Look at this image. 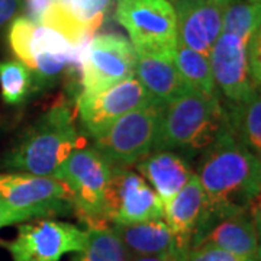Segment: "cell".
Segmentation results:
<instances>
[{
	"mask_svg": "<svg viewBox=\"0 0 261 261\" xmlns=\"http://www.w3.org/2000/svg\"><path fill=\"white\" fill-rule=\"evenodd\" d=\"M93 37L77 39L63 29L25 16L13 19L8 32L10 49L31 70L35 90L47 89L64 74L80 82Z\"/></svg>",
	"mask_w": 261,
	"mask_h": 261,
	"instance_id": "7a4b0ae2",
	"label": "cell"
},
{
	"mask_svg": "<svg viewBox=\"0 0 261 261\" xmlns=\"http://www.w3.org/2000/svg\"><path fill=\"white\" fill-rule=\"evenodd\" d=\"M84 28L96 32L102 27L115 0H56Z\"/></svg>",
	"mask_w": 261,
	"mask_h": 261,
	"instance_id": "d4e9b609",
	"label": "cell"
},
{
	"mask_svg": "<svg viewBox=\"0 0 261 261\" xmlns=\"http://www.w3.org/2000/svg\"><path fill=\"white\" fill-rule=\"evenodd\" d=\"M228 126L233 138L251 151L255 157L261 155V99L260 92L241 103H226Z\"/></svg>",
	"mask_w": 261,
	"mask_h": 261,
	"instance_id": "ffe728a7",
	"label": "cell"
},
{
	"mask_svg": "<svg viewBox=\"0 0 261 261\" xmlns=\"http://www.w3.org/2000/svg\"><path fill=\"white\" fill-rule=\"evenodd\" d=\"M149 102L151 97L137 77L115 84L90 97L75 99L80 123L94 140L105 134L113 122L125 113Z\"/></svg>",
	"mask_w": 261,
	"mask_h": 261,
	"instance_id": "4fadbf2b",
	"label": "cell"
},
{
	"mask_svg": "<svg viewBox=\"0 0 261 261\" xmlns=\"http://www.w3.org/2000/svg\"><path fill=\"white\" fill-rule=\"evenodd\" d=\"M135 49L119 34L94 35L84 60L77 99L90 97L135 77Z\"/></svg>",
	"mask_w": 261,
	"mask_h": 261,
	"instance_id": "30bf717a",
	"label": "cell"
},
{
	"mask_svg": "<svg viewBox=\"0 0 261 261\" xmlns=\"http://www.w3.org/2000/svg\"><path fill=\"white\" fill-rule=\"evenodd\" d=\"M87 231L63 221L38 219L20 224L12 241H2L13 261H60L68 252L83 251Z\"/></svg>",
	"mask_w": 261,
	"mask_h": 261,
	"instance_id": "9c48e42d",
	"label": "cell"
},
{
	"mask_svg": "<svg viewBox=\"0 0 261 261\" xmlns=\"http://www.w3.org/2000/svg\"><path fill=\"white\" fill-rule=\"evenodd\" d=\"M115 19L128 31L135 53L174 57L177 22L168 0H116Z\"/></svg>",
	"mask_w": 261,
	"mask_h": 261,
	"instance_id": "5b68a950",
	"label": "cell"
},
{
	"mask_svg": "<svg viewBox=\"0 0 261 261\" xmlns=\"http://www.w3.org/2000/svg\"><path fill=\"white\" fill-rule=\"evenodd\" d=\"M209 2H214V3H219V5H224V6H226V5H229L232 0H209Z\"/></svg>",
	"mask_w": 261,
	"mask_h": 261,
	"instance_id": "4dcf8cb0",
	"label": "cell"
},
{
	"mask_svg": "<svg viewBox=\"0 0 261 261\" xmlns=\"http://www.w3.org/2000/svg\"><path fill=\"white\" fill-rule=\"evenodd\" d=\"M19 222H23V219L18 214H15L12 209H9L0 199V229L8 225L19 224Z\"/></svg>",
	"mask_w": 261,
	"mask_h": 261,
	"instance_id": "f1b7e54d",
	"label": "cell"
},
{
	"mask_svg": "<svg viewBox=\"0 0 261 261\" xmlns=\"http://www.w3.org/2000/svg\"><path fill=\"white\" fill-rule=\"evenodd\" d=\"M135 167L166 206L193 176L186 157L174 151H151Z\"/></svg>",
	"mask_w": 261,
	"mask_h": 261,
	"instance_id": "d6986e66",
	"label": "cell"
},
{
	"mask_svg": "<svg viewBox=\"0 0 261 261\" xmlns=\"http://www.w3.org/2000/svg\"><path fill=\"white\" fill-rule=\"evenodd\" d=\"M54 0H22V16L31 19L34 22H39L48 8L53 5Z\"/></svg>",
	"mask_w": 261,
	"mask_h": 261,
	"instance_id": "4316f807",
	"label": "cell"
},
{
	"mask_svg": "<svg viewBox=\"0 0 261 261\" xmlns=\"http://www.w3.org/2000/svg\"><path fill=\"white\" fill-rule=\"evenodd\" d=\"M163 106L147 103L125 113L94 140L97 149L112 167H130L152 151Z\"/></svg>",
	"mask_w": 261,
	"mask_h": 261,
	"instance_id": "ba28073f",
	"label": "cell"
},
{
	"mask_svg": "<svg viewBox=\"0 0 261 261\" xmlns=\"http://www.w3.org/2000/svg\"><path fill=\"white\" fill-rule=\"evenodd\" d=\"M195 173L206 199L205 218L196 233L216 218L252 209L260 195V157L235 140L229 126L200 154Z\"/></svg>",
	"mask_w": 261,
	"mask_h": 261,
	"instance_id": "6da1fadb",
	"label": "cell"
},
{
	"mask_svg": "<svg viewBox=\"0 0 261 261\" xmlns=\"http://www.w3.org/2000/svg\"><path fill=\"white\" fill-rule=\"evenodd\" d=\"M0 199L23 222L34 218L74 214L70 187L53 176L23 171L0 173Z\"/></svg>",
	"mask_w": 261,
	"mask_h": 261,
	"instance_id": "52a82bcc",
	"label": "cell"
},
{
	"mask_svg": "<svg viewBox=\"0 0 261 261\" xmlns=\"http://www.w3.org/2000/svg\"><path fill=\"white\" fill-rule=\"evenodd\" d=\"M226 128L228 115L222 99L190 87L163 106L152 151H174L193 159Z\"/></svg>",
	"mask_w": 261,
	"mask_h": 261,
	"instance_id": "3957f363",
	"label": "cell"
},
{
	"mask_svg": "<svg viewBox=\"0 0 261 261\" xmlns=\"http://www.w3.org/2000/svg\"><path fill=\"white\" fill-rule=\"evenodd\" d=\"M20 8L22 0H0V28L16 18Z\"/></svg>",
	"mask_w": 261,
	"mask_h": 261,
	"instance_id": "83f0119b",
	"label": "cell"
},
{
	"mask_svg": "<svg viewBox=\"0 0 261 261\" xmlns=\"http://www.w3.org/2000/svg\"><path fill=\"white\" fill-rule=\"evenodd\" d=\"M112 166L94 147L75 148L53 177L70 187L74 214L86 226L109 224L103 214V195Z\"/></svg>",
	"mask_w": 261,
	"mask_h": 261,
	"instance_id": "8992f818",
	"label": "cell"
},
{
	"mask_svg": "<svg viewBox=\"0 0 261 261\" xmlns=\"http://www.w3.org/2000/svg\"><path fill=\"white\" fill-rule=\"evenodd\" d=\"M174 64L192 89L211 97H221L216 87L209 58L178 42L174 51Z\"/></svg>",
	"mask_w": 261,
	"mask_h": 261,
	"instance_id": "44dd1931",
	"label": "cell"
},
{
	"mask_svg": "<svg viewBox=\"0 0 261 261\" xmlns=\"http://www.w3.org/2000/svg\"><path fill=\"white\" fill-rule=\"evenodd\" d=\"M108 222L126 225L163 219L164 206L147 180L129 167H112L103 195Z\"/></svg>",
	"mask_w": 261,
	"mask_h": 261,
	"instance_id": "8fae6325",
	"label": "cell"
},
{
	"mask_svg": "<svg viewBox=\"0 0 261 261\" xmlns=\"http://www.w3.org/2000/svg\"><path fill=\"white\" fill-rule=\"evenodd\" d=\"M115 232L121 238L129 255L176 257L185 260V251L168 228L164 219H151L144 222L113 225Z\"/></svg>",
	"mask_w": 261,
	"mask_h": 261,
	"instance_id": "e0dca14e",
	"label": "cell"
},
{
	"mask_svg": "<svg viewBox=\"0 0 261 261\" xmlns=\"http://www.w3.org/2000/svg\"><path fill=\"white\" fill-rule=\"evenodd\" d=\"M168 2H176V0H168Z\"/></svg>",
	"mask_w": 261,
	"mask_h": 261,
	"instance_id": "d6a6232c",
	"label": "cell"
},
{
	"mask_svg": "<svg viewBox=\"0 0 261 261\" xmlns=\"http://www.w3.org/2000/svg\"><path fill=\"white\" fill-rule=\"evenodd\" d=\"M129 261H183L176 257H152V255H129Z\"/></svg>",
	"mask_w": 261,
	"mask_h": 261,
	"instance_id": "f546056e",
	"label": "cell"
},
{
	"mask_svg": "<svg viewBox=\"0 0 261 261\" xmlns=\"http://www.w3.org/2000/svg\"><path fill=\"white\" fill-rule=\"evenodd\" d=\"M206 214V199L199 177L193 176L180 189L167 205L164 206V216L171 232L174 233L178 245L189 251L196 231L203 222Z\"/></svg>",
	"mask_w": 261,
	"mask_h": 261,
	"instance_id": "2e32d148",
	"label": "cell"
},
{
	"mask_svg": "<svg viewBox=\"0 0 261 261\" xmlns=\"http://www.w3.org/2000/svg\"><path fill=\"white\" fill-rule=\"evenodd\" d=\"M70 106L60 100L38 118L3 160V166L37 176H53L82 147Z\"/></svg>",
	"mask_w": 261,
	"mask_h": 261,
	"instance_id": "277c9868",
	"label": "cell"
},
{
	"mask_svg": "<svg viewBox=\"0 0 261 261\" xmlns=\"http://www.w3.org/2000/svg\"><path fill=\"white\" fill-rule=\"evenodd\" d=\"M247 212L225 215L216 218L196 233L192 247L209 245L237 255L241 260L260 257L258 231L255 219Z\"/></svg>",
	"mask_w": 261,
	"mask_h": 261,
	"instance_id": "5bb4252c",
	"label": "cell"
},
{
	"mask_svg": "<svg viewBox=\"0 0 261 261\" xmlns=\"http://www.w3.org/2000/svg\"><path fill=\"white\" fill-rule=\"evenodd\" d=\"M34 77L19 60L0 61V92L8 105H22L34 92Z\"/></svg>",
	"mask_w": 261,
	"mask_h": 261,
	"instance_id": "603a6c76",
	"label": "cell"
},
{
	"mask_svg": "<svg viewBox=\"0 0 261 261\" xmlns=\"http://www.w3.org/2000/svg\"><path fill=\"white\" fill-rule=\"evenodd\" d=\"M243 261H258L257 258H247V260H243Z\"/></svg>",
	"mask_w": 261,
	"mask_h": 261,
	"instance_id": "1f68e13d",
	"label": "cell"
},
{
	"mask_svg": "<svg viewBox=\"0 0 261 261\" xmlns=\"http://www.w3.org/2000/svg\"><path fill=\"white\" fill-rule=\"evenodd\" d=\"M183 261H243L237 255H232L229 252L209 247V245H199L192 247L187 251L186 257Z\"/></svg>",
	"mask_w": 261,
	"mask_h": 261,
	"instance_id": "484cf974",
	"label": "cell"
},
{
	"mask_svg": "<svg viewBox=\"0 0 261 261\" xmlns=\"http://www.w3.org/2000/svg\"><path fill=\"white\" fill-rule=\"evenodd\" d=\"M173 3L177 41L209 58L215 41L222 32L225 6L209 0H176Z\"/></svg>",
	"mask_w": 261,
	"mask_h": 261,
	"instance_id": "9a60e30c",
	"label": "cell"
},
{
	"mask_svg": "<svg viewBox=\"0 0 261 261\" xmlns=\"http://www.w3.org/2000/svg\"><path fill=\"white\" fill-rule=\"evenodd\" d=\"M87 243L74 261H129V254L109 224L87 226Z\"/></svg>",
	"mask_w": 261,
	"mask_h": 261,
	"instance_id": "7402d4cb",
	"label": "cell"
},
{
	"mask_svg": "<svg viewBox=\"0 0 261 261\" xmlns=\"http://www.w3.org/2000/svg\"><path fill=\"white\" fill-rule=\"evenodd\" d=\"M260 0H232L225 6L222 32L232 34L248 41L260 29Z\"/></svg>",
	"mask_w": 261,
	"mask_h": 261,
	"instance_id": "cb8c5ba5",
	"label": "cell"
},
{
	"mask_svg": "<svg viewBox=\"0 0 261 261\" xmlns=\"http://www.w3.org/2000/svg\"><path fill=\"white\" fill-rule=\"evenodd\" d=\"M135 56L137 80L142 84L152 102L166 106L190 89L178 73L174 57L149 53H135Z\"/></svg>",
	"mask_w": 261,
	"mask_h": 261,
	"instance_id": "ac0fdd59",
	"label": "cell"
},
{
	"mask_svg": "<svg viewBox=\"0 0 261 261\" xmlns=\"http://www.w3.org/2000/svg\"><path fill=\"white\" fill-rule=\"evenodd\" d=\"M215 83L226 103L247 100L257 87L254 84L248 60V41L221 32L209 54Z\"/></svg>",
	"mask_w": 261,
	"mask_h": 261,
	"instance_id": "7c38bea8",
	"label": "cell"
}]
</instances>
